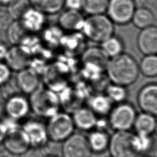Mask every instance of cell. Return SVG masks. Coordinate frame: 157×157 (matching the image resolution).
Returning a JSON list of instances; mask_svg holds the SVG:
<instances>
[{
	"instance_id": "cell-29",
	"label": "cell",
	"mask_w": 157,
	"mask_h": 157,
	"mask_svg": "<svg viewBox=\"0 0 157 157\" xmlns=\"http://www.w3.org/2000/svg\"><path fill=\"white\" fill-rule=\"evenodd\" d=\"M109 0H81V9L88 15L104 13Z\"/></svg>"
},
{
	"instance_id": "cell-1",
	"label": "cell",
	"mask_w": 157,
	"mask_h": 157,
	"mask_svg": "<svg viewBox=\"0 0 157 157\" xmlns=\"http://www.w3.org/2000/svg\"><path fill=\"white\" fill-rule=\"evenodd\" d=\"M105 71L113 83L125 87L135 83L139 74V64L136 59L124 52L110 58Z\"/></svg>"
},
{
	"instance_id": "cell-2",
	"label": "cell",
	"mask_w": 157,
	"mask_h": 157,
	"mask_svg": "<svg viewBox=\"0 0 157 157\" xmlns=\"http://www.w3.org/2000/svg\"><path fill=\"white\" fill-rule=\"evenodd\" d=\"M29 95L30 109L37 117L49 118L59 112L61 105L57 93L39 86Z\"/></svg>"
},
{
	"instance_id": "cell-15",
	"label": "cell",
	"mask_w": 157,
	"mask_h": 157,
	"mask_svg": "<svg viewBox=\"0 0 157 157\" xmlns=\"http://www.w3.org/2000/svg\"><path fill=\"white\" fill-rule=\"evenodd\" d=\"M137 46L144 55L157 52V28L155 25L140 29L137 37Z\"/></svg>"
},
{
	"instance_id": "cell-21",
	"label": "cell",
	"mask_w": 157,
	"mask_h": 157,
	"mask_svg": "<svg viewBox=\"0 0 157 157\" xmlns=\"http://www.w3.org/2000/svg\"><path fill=\"white\" fill-rule=\"evenodd\" d=\"M131 21L137 28L142 29L155 25L156 15L155 12L146 7H136Z\"/></svg>"
},
{
	"instance_id": "cell-42",
	"label": "cell",
	"mask_w": 157,
	"mask_h": 157,
	"mask_svg": "<svg viewBox=\"0 0 157 157\" xmlns=\"http://www.w3.org/2000/svg\"><path fill=\"white\" fill-rule=\"evenodd\" d=\"M0 6H2V5H1V4H0Z\"/></svg>"
},
{
	"instance_id": "cell-9",
	"label": "cell",
	"mask_w": 157,
	"mask_h": 157,
	"mask_svg": "<svg viewBox=\"0 0 157 157\" xmlns=\"http://www.w3.org/2000/svg\"><path fill=\"white\" fill-rule=\"evenodd\" d=\"M2 144L6 151L14 156L25 155L31 147L26 134L21 127L9 132Z\"/></svg>"
},
{
	"instance_id": "cell-7",
	"label": "cell",
	"mask_w": 157,
	"mask_h": 157,
	"mask_svg": "<svg viewBox=\"0 0 157 157\" xmlns=\"http://www.w3.org/2000/svg\"><path fill=\"white\" fill-rule=\"evenodd\" d=\"M135 9L134 0H109L105 12L114 24L124 25L131 21Z\"/></svg>"
},
{
	"instance_id": "cell-36",
	"label": "cell",
	"mask_w": 157,
	"mask_h": 157,
	"mask_svg": "<svg viewBox=\"0 0 157 157\" xmlns=\"http://www.w3.org/2000/svg\"><path fill=\"white\" fill-rule=\"evenodd\" d=\"M8 132V129L3 120H0V144L2 143Z\"/></svg>"
},
{
	"instance_id": "cell-27",
	"label": "cell",
	"mask_w": 157,
	"mask_h": 157,
	"mask_svg": "<svg viewBox=\"0 0 157 157\" xmlns=\"http://www.w3.org/2000/svg\"><path fill=\"white\" fill-rule=\"evenodd\" d=\"M101 44V48L109 58L124 52V46L123 40L114 34Z\"/></svg>"
},
{
	"instance_id": "cell-32",
	"label": "cell",
	"mask_w": 157,
	"mask_h": 157,
	"mask_svg": "<svg viewBox=\"0 0 157 157\" xmlns=\"http://www.w3.org/2000/svg\"><path fill=\"white\" fill-rule=\"evenodd\" d=\"M13 21L7 8H2L0 6V30L6 31Z\"/></svg>"
},
{
	"instance_id": "cell-33",
	"label": "cell",
	"mask_w": 157,
	"mask_h": 157,
	"mask_svg": "<svg viewBox=\"0 0 157 157\" xmlns=\"http://www.w3.org/2000/svg\"><path fill=\"white\" fill-rule=\"evenodd\" d=\"M11 72L12 71L5 63L0 61V86L11 78Z\"/></svg>"
},
{
	"instance_id": "cell-40",
	"label": "cell",
	"mask_w": 157,
	"mask_h": 157,
	"mask_svg": "<svg viewBox=\"0 0 157 157\" xmlns=\"http://www.w3.org/2000/svg\"><path fill=\"white\" fill-rule=\"evenodd\" d=\"M45 157H59V156H54V155H50V156H45Z\"/></svg>"
},
{
	"instance_id": "cell-38",
	"label": "cell",
	"mask_w": 157,
	"mask_h": 157,
	"mask_svg": "<svg viewBox=\"0 0 157 157\" xmlns=\"http://www.w3.org/2000/svg\"><path fill=\"white\" fill-rule=\"evenodd\" d=\"M13 1V0H0V4L1 5L7 6L8 4H9Z\"/></svg>"
},
{
	"instance_id": "cell-5",
	"label": "cell",
	"mask_w": 157,
	"mask_h": 157,
	"mask_svg": "<svg viewBox=\"0 0 157 157\" xmlns=\"http://www.w3.org/2000/svg\"><path fill=\"white\" fill-rule=\"evenodd\" d=\"M74 124L69 113L58 112L48 118L46 129L48 139L53 142H63L74 131Z\"/></svg>"
},
{
	"instance_id": "cell-24",
	"label": "cell",
	"mask_w": 157,
	"mask_h": 157,
	"mask_svg": "<svg viewBox=\"0 0 157 157\" xmlns=\"http://www.w3.org/2000/svg\"><path fill=\"white\" fill-rule=\"evenodd\" d=\"M112 103L106 94L94 95L88 99L89 108L96 115L100 116H105L110 113L112 109Z\"/></svg>"
},
{
	"instance_id": "cell-39",
	"label": "cell",
	"mask_w": 157,
	"mask_h": 157,
	"mask_svg": "<svg viewBox=\"0 0 157 157\" xmlns=\"http://www.w3.org/2000/svg\"><path fill=\"white\" fill-rule=\"evenodd\" d=\"M4 100V96H3L1 90V88H0V108L1 107V106H2V104H3Z\"/></svg>"
},
{
	"instance_id": "cell-26",
	"label": "cell",
	"mask_w": 157,
	"mask_h": 157,
	"mask_svg": "<svg viewBox=\"0 0 157 157\" xmlns=\"http://www.w3.org/2000/svg\"><path fill=\"white\" fill-rule=\"evenodd\" d=\"M29 34L20 20H13L6 30L7 40L12 45H19Z\"/></svg>"
},
{
	"instance_id": "cell-30",
	"label": "cell",
	"mask_w": 157,
	"mask_h": 157,
	"mask_svg": "<svg viewBox=\"0 0 157 157\" xmlns=\"http://www.w3.org/2000/svg\"><path fill=\"white\" fill-rule=\"evenodd\" d=\"M7 10L13 20H20L32 7L29 0H13L7 6Z\"/></svg>"
},
{
	"instance_id": "cell-31",
	"label": "cell",
	"mask_w": 157,
	"mask_h": 157,
	"mask_svg": "<svg viewBox=\"0 0 157 157\" xmlns=\"http://www.w3.org/2000/svg\"><path fill=\"white\" fill-rule=\"evenodd\" d=\"M105 92L106 95L112 102L118 104L124 102L128 96L126 87L114 83L108 85L105 88Z\"/></svg>"
},
{
	"instance_id": "cell-11",
	"label": "cell",
	"mask_w": 157,
	"mask_h": 157,
	"mask_svg": "<svg viewBox=\"0 0 157 157\" xmlns=\"http://www.w3.org/2000/svg\"><path fill=\"white\" fill-rule=\"evenodd\" d=\"M6 99L4 110L8 117L18 121L28 115L31 109L29 101L25 97L16 94Z\"/></svg>"
},
{
	"instance_id": "cell-20",
	"label": "cell",
	"mask_w": 157,
	"mask_h": 157,
	"mask_svg": "<svg viewBox=\"0 0 157 157\" xmlns=\"http://www.w3.org/2000/svg\"><path fill=\"white\" fill-rule=\"evenodd\" d=\"M133 127L136 131V134L151 136L155 132L156 128L155 116L148 113L142 112L137 115Z\"/></svg>"
},
{
	"instance_id": "cell-23",
	"label": "cell",
	"mask_w": 157,
	"mask_h": 157,
	"mask_svg": "<svg viewBox=\"0 0 157 157\" xmlns=\"http://www.w3.org/2000/svg\"><path fill=\"white\" fill-rule=\"evenodd\" d=\"M87 140L92 152L98 153L108 148L110 137L105 131L97 129L90 133Z\"/></svg>"
},
{
	"instance_id": "cell-16",
	"label": "cell",
	"mask_w": 157,
	"mask_h": 157,
	"mask_svg": "<svg viewBox=\"0 0 157 157\" xmlns=\"http://www.w3.org/2000/svg\"><path fill=\"white\" fill-rule=\"evenodd\" d=\"M85 18L79 10L66 9L59 15V26L64 31L75 32L81 31Z\"/></svg>"
},
{
	"instance_id": "cell-35",
	"label": "cell",
	"mask_w": 157,
	"mask_h": 157,
	"mask_svg": "<svg viewBox=\"0 0 157 157\" xmlns=\"http://www.w3.org/2000/svg\"><path fill=\"white\" fill-rule=\"evenodd\" d=\"M64 7L69 9L80 10L81 9V0H64Z\"/></svg>"
},
{
	"instance_id": "cell-19",
	"label": "cell",
	"mask_w": 157,
	"mask_h": 157,
	"mask_svg": "<svg viewBox=\"0 0 157 157\" xmlns=\"http://www.w3.org/2000/svg\"><path fill=\"white\" fill-rule=\"evenodd\" d=\"M109 59L101 47H95L88 49L83 56L84 63L95 72L105 70Z\"/></svg>"
},
{
	"instance_id": "cell-3",
	"label": "cell",
	"mask_w": 157,
	"mask_h": 157,
	"mask_svg": "<svg viewBox=\"0 0 157 157\" xmlns=\"http://www.w3.org/2000/svg\"><path fill=\"white\" fill-rule=\"evenodd\" d=\"M81 31L91 41L102 44L114 34V23L104 13L89 15L85 18Z\"/></svg>"
},
{
	"instance_id": "cell-25",
	"label": "cell",
	"mask_w": 157,
	"mask_h": 157,
	"mask_svg": "<svg viewBox=\"0 0 157 157\" xmlns=\"http://www.w3.org/2000/svg\"><path fill=\"white\" fill-rule=\"evenodd\" d=\"M32 7L44 14L54 15L64 7V0H29Z\"/></svg>"
},
{
	"instance_id": "cell-22",
	"label": "cell",
	"mask_w": 157,
	"mask_h": 157,
	"mask_svg": "<svg viewBox=\"0 0 157 157\" xmlns=\"http://www.w3.org/2000/svg\"><path fill=\"white\" fill-rule=\"evenodd\" d=\"M60 105L63 107L67 113H73L75 110L82 107V101L77 93L74 91L64 88L58 94Z\"/></svg>"
},
{
	"instance_id": "cell-37",
	"label": "cell",
	"mask_w": 157,
	"mask_h": 157,
	"mask_svg": "<svg viewBox=\"0 0 157 157\" xmlns=\"http://www.w3.org/2000/svg\"><path fill=\"white\" fill-rule=\"evenodd\" d=\"M9 47L6 43H0V61L4 60L7 53Z\"/></svg>"
},
{
	"instance_id": "cell-8",
	"label": "cell",
	"mask_w": 157,
	"mask_h": 157,
	"mask_svg": "<svg viewBox=\"0 0 157 157\" xmlns=\"http://www.w3.org/2000/svg\"><path fill=\"white\" fill-rule=\"evenodd\" d=\"M63 157H91L92 151L87 137L80 133H73L62 145Z\"/></svg>"
},
{
	"instance_id": "cell-6",
	"label": "cell",
	"mask_w": 157,
	"mask_h": 157,
	"mask_svg": "<svg viewBox=\"0 0 157 157\" xmlns=\"http://www.w3.org/2000/svg\"><path fill=\"white\" fill-rule=\"evenodd\" d=\"M109 115L108 124L115 131L130 130L134 126L137 116L134 107L124 102L112 107Z\"/></svg>"
},
{
	"instance_id": "cell-12",
	"label": "cell",
	"mask_w": 157,
	"mask_h": 157,
	"mask_svg": "<svg viewBox=\"0 0 157 157\" xmlns=\"http://www.w3.org/2000/svg\"><path fill=\"white\" fill-rule=\"evenodd\" d=\"M137 103L142 112L156 116L157 113V85L151 83L143 86L137 94Z\"/></svg>"
},
{
	"instance_id": "cell-13",
	"label": "cell",
	"mask_w": 157,
	"mask_h": 157,
	"mask_svg": "<svg viewBox=\"0 0 157 157\" xmlns=\"http://www.w3.org/2000/svg\"><path fill=\"white\" fill-rule=\"evenodd\" d=\"M4 61L11 71L18 72L29 67L31 54L19 45H12L9 48Z\"/></svg>"
},
{
	"instance_id": "cell-18",
	"label": "cell",
	"mask_w": 157,
	"mask_h": 157,
	"mask_svg": "<svg viewBox=\"0 0 157 157\" xmlns=\"http://www.w3.org/2000/svg\"><path fill=\"white\" fill-rule=\"evenodd\" d=\"M20 21L29 33H36L44 28L46 18L45 14L31 7L23 15Z\"/></svg>"
},
{
	"instance_id": "cell-17",
	"label": "cell",
	"mask_w": 157,
	"mask_h": 157,
	"mask_svg": "<svg viewBox=\"0 0 157 157\" xmlns=\"http://www.w3.org/2000/svg\"><path fill=\"white\" fill-rule=\"evenodd\" d=\"M74 126L82 131H90L96 127L98 118L89 108L80 107L72 113Z\"/></svg>"
},
{
	"instance_id": "cell-34",
	"label": "cell",
	"mask_w": 157,
	"mask_h": 157,
	"mask_svg": "<svg viewBox=\"0 0 157 157\" xmlns=\"http://www.w3.org/2000/svg\"><path fill=\"white\" fill-rule=\"evenodd\" d=\"M134 2L136 7H146L152 10L156 9V0H134Z\"/></svg>"
},
{
	"instance_id": "cell-14",
	"label": "cell",
	"mask_w": 157,
	"mask_h": 157,
	"mask_svg": "<svg viewBox=\"0 0 157 157\" xmlns=\"http://www.w3.org/2000/svg\"><path fill=\"white\" fill-rule=\"evenodd\" d=\"M17 72L15 79L20 91L26 94H30L39 87V74L33 69L28 67Z\"/></svg>"
},
{
	"instance_id": "cell-4",
	"label": "cell",
	"mask_w": 157,
	"mask_h": 157,
	"mask_svg": "<svg viewBox=\"0 0 157 157\" xmlns=\"http://www.w3.org/2000/svg\"><path fill=\"white\" fill-rule=\"evenodd\" d=\"M107 149L112 157H137L140 155L136 134L129 131H115L110 137Z\"/></svg>"
},
{
	"instance_id": "cell-28",
	"label": "cell",
	"mask_w": 157,
	"mask_h": 157,
	"mask_svg": "<svg viewBox=\"0 0 157 157\" xmlns=\"http://www.w3.org/2000/svg\"><path fill=\"white\" fill-rule=\"evenodd\" d=\"M139 64V72L149 78L157 75V57L156 55H147L141 59Z\"/></svg>"
},
{
	"instance_id": "cell-41",
	"label": "cell",
	"mask_w": 157,
	"mask_h": 157,
	"mask_svg": "<svg viewBox=\"0 0 157 157\" xmlns=\"http://www.w3.org/2000/svg\"><path fill=\"white\" fill-rule=\"evenodd\" d=\"M109 157H112V156H109Z\"/></svg>"
},
{
	"instance_id": "cell-10",
	"label": "cell",
	"mask_w": 157,
	"mask_h": 157,
	"mask_svg": "<svg viewBox=\"0 0 157 157\" xmlns=\"http://www.w3.org/2000/svg\"><path fill=\"white\" fill-rule=\"evenodd\" d=\"M21 128L26 134L31 147L39 148L44 146L49 140L46 126L39 121L28 120Z\"/></svg>"
}]
</instances>
